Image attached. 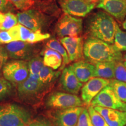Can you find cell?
<instances>
[{"label": "cell", "instance_id": "30", "mask_svg": "<svg viewBox=\"0 0 126 126\" xmlns=\"http://www.w3.org/2000/svg\"><path fill=\"white\" fill-rule=\"evenodd\" d=\"M115 79L126 83V68L122 61L116 62L115 67Z\"/></svg>", "mask_w": 126, "mask_h": 126}, {"label": "cell", "instance_id": "41", "mask_svg": "<svg viewBox=\"0 0 126 126\" xmlns=\"http://www.w3.org/2000/svg\"><path fill=\"white\" fill-rule=\"evenodd\" d=\"M89 1H90V2H93V3H97L99 2V1H100V0H89Z\"/></svg>", "mask_w": 126, "mask_h": 126}, {"label": "cell", "instance_id": "8", "mask_svg": "<svg viewBox=\"0 0 126 126\" xmlns=\"http://www.w3.org/2000/svg\"><path fill=\"white\" fill-rule=\"evenodd\" d=\"M18 23L33 31H42L45 26V17L35 9H29L17 14Z\"/></svg>", "mask_w": 126, "mask_h": 126}, {"label": "cell", "instance_id": "31", "mask_svg": "<svg viewBox=\"0 0 126 126\" xmlns=\"http://www.w3.org/2000/svg\"><path fill=\"white\" fill-rule=\"evenodd\" d=\"M77 126H94L88 109L84 108L80 115Z\"/></svg>", "mask_w": 126, "mask_h": 126}, {"label": "cell", "instance_id": "10", "mask_svg": "<svg viewBox=\"0 0 126 126\" xmlns=\"http://www.w3.org/2000/svg\"><path fill=\"white\" fill-rule=\"evenodd\" d=\"M123 102L119 100L115 94L113 88L109 85L103 88L94 97L91 102L92 106H99L102 108L120 110Z\"/></svg>", "mask_w": 126, "mask_h": 126}, {"label": "cell", "instance_id": "23", "mask_svg": "<svg viewBox=\"0 0 126 126\" xmlns=\"http://www.w3.org/2000/svg\"><path fill=\"white\" fill-rule=\"evenodd\" d=\"M109 85L113 88L117 98L123 103H126V83L113 79H110Z\"/></svg>", "mask_w": 126, "mask_h": 126}, {"label": "cell", "instance_id": "7", "mask_svg": "<svg viewBox=\"0 0 126 126\" xmlns=\"http://www.w3.org/2000/svg\"><path fill=\"white\" fill-rule=\"evenodd\" d=\"M59 3L64 13L76 17H85L97 4L89 0H59Z\"/></svg>", "mask_w": 126, "mask_h": 126}, {"label": "cell", "instance_id": "2", "mask_svg": "<svg viewBox=\"0 0 126 126\" xmlns=\"http://www.w3.org/2000/svg\"><path fill=\"white\" fill-rule=\"evenodd\" d=\"M118 24L114 19L104 11L91 15L86 22V33L90 37L113 45Z\"/></svg>", "mask_w": 126, "mask_h": 126}, {"label": "cell", "instance_id": "26", "mask_svg": "<svg viewBox=\"0 0 126 126\" xmlns=\"http://www.w3.org/2000/svg\"><path fill=\"white\" fill-rule=\"evenodd\" d=\"M58 74H59L58 72L54 71L53 69L44 65L39 72V78L40 81L43 84H46L51 82Z\"/></svg>", "mask_w": 126, "mask_h": 126}, {"label": "cell", "instance_id": "14", "mask_svg": "<svg viewBox=\"0 0 126 126\" xmlns=\"http://www.w3.org/2000/svg\"><path fill=\"white\" fill-rule=\"evenodd\" d=\"M84 109L83 106L60 110L55 114L57 126H77L79 118Z\"/></svg>", "mask_w": 126, "mask_h": 126}, {"label": "cell", "instance_id": "28", "mask_svg": "<svg viewBox=\"0 0 126 126\" xmlns=\"http://www.w3.org/2000/svg\"><path fill=\"white\" fill-rule=\"evenodd\" d=\"M88 110L94 126H109L104 117L94 109V106L89 105Z\"/></svg>", "mask_w": 126, "mask_h": 126}, {"label": "cell", "instance_id": "27", "mask_svg": "<svg viewBox=\"0 0 126 126\" xmlns=\"http://www.w3.org/2000/svg\"><path fill=\"white\" fill-rule=\"evenodd\" d=\"M18 23L17 16L11 12L5 13L4 22L0 23V31H8Z\"/></svg>", "mask_w": 126, "mask_h": 126}, {"label": "cell", "instance_id": "43", "mask_svg": "<svg viewBox=\"0 0 126 126\" xmlns=\"http://www.w3.org/2000/svg\"><path fill=\"white\" fill-rule=\"evenodd\" d=\"M123 64H124V67H125L126 68V61H124V62H123Z\"/></svg>", "mask_w": 126, "mask_h": 126}, {"label": "cell", "instance_id": "3", "mask_svg": "<svg viewBox=\"0 0 126 126\" xmlns=\"http://www.w3.org/2000/svg\"><path fill=\"white\" fill-rule=\"evenodd\" d=\"M29 115L21 107L11 103L0 104V126H26Z\"/></svg>", "mask_w": 126, "mask_h": 126}, {"label": "cell", "instance_id": "29", "mask_svg": "<svg viewBox=\"0 0 126 126\" xmlns=\"http://www.w3.org/2000/svg\"><path fill=\"white\" fill-rule=\"evenodd\" d=\"M16 8L22 11L31 9L34 5V0H9Z\"/></svg>", "mask_w": 126, "mask_h": 126}, {"label": "cell", "instance_id": "13", "mask_svg": "<svg viewBox=\"0 0 126 126\" xmlns=\"http://www.w3.org/2000/svg\"><path fill=\"white\" fill-rule=\"evenodd\" d=\"M60 42L65 48L70 61H78L83 56V39L81 37H65Z\"/></svg>", "mask_w": 126, "mask_h": 126}, {"label": "cell", "instance_id": "33", "mask_svg": "<svg viewBox=\"0 0 126 126\" xmlns=\"http://www.w3.org/2000/svg\"><path fill=\"white\" fill-rule=\"evenodd\" d=\"M11 89V85L7 80L0 76V99L4 97Z\"/></svg>", "mask_w": 126, "mask_h": 126}, {"label": "cell", "instance_id": "35", "mask_svg": "<svg viewBox=\"0 0 126 126\" xmlns=\"http://www.w3.org/2000/svg\"><path fill=\"white\" fill-rule=\"evenodd\" d=\"M14 41L8 31H0V45H7Z\"/></svg>", "mask_w": 126, "mask_h": 126}, {"label": "cell", "instance_id": "4", "mask_svg": "<svg viewBox=\"0 0 126 126\" xmlns=\"http://www.w3.org/2000/svg\"><path fill=\"white\" fill-rule=\"evenodd\" d=\"M83 21L81 18L64 13L57 22L56 33L59 37H79L82 33Z\"/></svg>", "mask_w": 126, "mask_h": 126}, {"label": "cell", "instance_id": "6", "mask_svg": "<svg viewBox=\"0 0 126 126\" xmlns=\"http://www.w3.org/2000/svg\"><path fill=\"white\" fill-rule=\"evenodd\" d=\"M47 105L54 109L63 110L83 106L85 105L82 99L74 94L64 92H55L50 95Z\"/></svg>", "mask_w": 126, "mask_h": 126}, {"label": "cell", "instance_id": "38", "mask_svg": "<svg viewBox=\"0 0 126 126\" xmlns=\"http://www.w3.org/2000/svg\"><path fill=\"white\" fill-rule=\"evenodd\" d=\"M120 111H123V112L125 113V114L126 115V103H123L122 108L120 109Z\"/></svg>", "mask_w": 126, "mask_h": 126}, {"label": "cell", "instance_id": "16", "mask_svg": "<svg viewBox=\"0 0 126 126\" xmlns=\"http://www.w3.org/2000/svg\"><path fill=\"white\" fill-rule=\"evenodd\" d=\"M94 108L103 116L109 126H126V115L123 111L99 106H94Z\"/></svg>", "mask_w": 126, "mask_h": 126}, {"label": "cell", "instance_id": "37", "mask_svg": "<svg viewBox=\"0 0 126 126\" xmlns=\"http://www.w3.org/2000/svg\"><path fill=\"white\" fill-rule=\"evenodd\" d=\"M29 126H50L48 124L40 121H34L29 124Z\"/></svg>", "mask_w": 126, "mask_h": 126}, {"label": "cell", "instance_id": "24", "mask_svg": "<svg viewBox=\"0 0 126 126\" xmlns=\"http://www.w3.org/2000/svg\"><path fill=\"white\" fill-rule=\"evenodd\" d=\"M28 63L29 72V76L39 78V72L45 65L43 58L39 56L34 57L32 58Z\"/></svg>", "mask_w": 126, "mask_h": 126}, {"label": "cell", "instance_id": "20", "mask_svg": "<svg viewBox=\"0 0 126 126\" xmlns=\"http://www.w3.org/2000/svg\"><path fill=\"white\" fill-rule=\"evenodd\" d=\"M43 63L45 65L53 70H57L61 67L63 63V58L58 52L46 47L43 51Z\"/></svg>", "mask_w": 126, "mask_h": 126}, {"label": "cell", "instance_id": "36", "mask_svg": "<svg viewBox=\"0 0 126 126\" xmlns=\"http://www.w3.org/2000/svg\"><path fill=\"white\" fill-rule=\"evenodd\" d=\"M11 4V3L9 0H0V12L8 9Z\"/></svg>", "mask_w": 126, "mask_h": 126}, {"label": "cell", "instance_id": "25", "mask_svg": "<svg viewBox=\"0 0 126 126\" xmlns=\"http://www.w3.org/2000/svg\"><path fill=\"white\" fill-rule=\"evenodd\" d=\"M114 46L120 51H126V32L122 31L117 25L114 36Z\"/></svg>", "mask_w": 126, "mask_h": 126}, {"label": "cell", "instance_id": "22", "mask_svg": "<svg viewBox=\"0 0 126 126\" xmlns=\"http://www.w3.org/2000/svg\"><path fill=\"white\" fill-rule=\"evenodd\" d=\"M46 47L51 48L52 50H54L55 51L59 53L63 58V65L61 69L63 70L64 67L67 64H69L71 61L69 59L68 55L67 54V52L66 51L65 48L61 44L60 41L57 40L55 39H50L47 42Z\"/></svg>", "mask_w": 126, "mask_h": 126}, {"label": "cell", "instance_id": "17", "mask_svg": "<svg viewBox=\"0 0 126 126\" xmlns=\"http://www.w3.org/2000/svg\"><path fill=\"white\" fill-rule=\"evenodd\" d=\"M69 67L82 83H86L94 77L95 67L88 61H78Z\"/></svg>", "mask_w": 126, "mask_h": 126}, {"label": "cell", "instance_id": "42", "mask_svg": "<svg viewBox=\"0 0 126 126\" xmlns=\"http://www.w3.org/2000/svg\"><path fill=\"white\" fill-rule=\"evenodd\" d=\"M123 59H124V61H126V54H125L124 55V56H123Z\"/></svg>", "mask_w": 126, "mask_h": 126}, {"label": "cell", "instance_id": "40", "mask_svg": "<svg viewBox=\"0 0 126 126\" xmlns=\"http://www.w3.org/2000/svg\"><path fill=\"white\" fill-rule=\"evenodd\" d=\"M122 26H123V29H125L126 31V19L123 21V22Z\"/></svg>", "mask_w": 126, "mask_h": 126}, {"label": "cell", "instance_id": "11", "mask_svg": "<svg viewBox=\"0 0 126 126\" xmlns=\"http://www.w3.org/2000/svg\"><path fill=\"white\" fill-rule=\"evenodd\" d=\"M4 47L9 58L18 60L31 59L33 54L34 48L33 44L22 41H14Z\"/></svg>", "mask_w": 126, "mask_h": 126}, {"label": "cell", "instance_id": "9", "mask_svg": "<svg viewBox=\"0 0 126 126\" xmlns=\"http://www.w3.org/2000/svg\"><path fill=\"white\" fill-rule=\"evenodd\" d=\"M110 82V79L99 77H94L86 82L81 88V99L85 105H91L94 97Z\"/></svg>", "mask_w": 126, "mask_h": 126}, {"label": "cell", "instance_id": "39", "mask_svg": "<svg viewBox=\"0 0 126 126\" xmlns=\"http://www.w3.org/2000/svg\"><path fill=\"white\" fill-rule=\"evenodd\" d=\"M5 19V13H3L2 12H0V23H1L2 22H4Z\"/></svg>", "mask_w": 126, "mask_h": 126}, {"label": "cell", "instance_id": "21", "mask_svg": "<svg viewBox=\"0 0 126 126\" xmlns=\"http://www.w3.org/2000/svg\"><path fill=\"white\" fill-rule=\"evenodd\" d=\"M8 31L14 41H22L28 43L33 32L20 23L16 25Z\"/></svg>", "mask_w": 126, "mask_h": 126}, {"label": "cell", "instance_id": "19", "mask_svg": "<svg viewBox=\"0 0 126 126\" xmlns=\"http://www.w3.org/2000/svg\"><path fill=\"white\" fill-rule=\"evenodd\" d=\"M116 62L106 61V62L96 63L94 65L95 67L94 77H99L108 79H115V67Z\"/></svg>", "mask_w": 126, "mask_h": 126}, {"label": "cell", "instance_id": "15", "mask_svg": "<svg viewBox=\"0 0 126 126\" xmlns=\"http://www.w3.org/2000/svg\"><path fill=\"white\" fill-rule=\"evenodd\" d=\"M62 89L71 94H76L81 90L83 83L79 81L70 67L63 69L60 78Z\"/></svg>", "mask_w": 126, "mask_h": 126}, {"label": "cell", "instance_id": "32", "mask_svg": "<svg viewBox=\"0 0 126 126\" xmlns=\"http://www.w3.org/2000/svg\"><path fill=\"white\" fill-rule=\"evenodd\" d=\"M50 34L48 33H44L42 31H33L32 34L31 38L29 39L28 43L34 44L49 39Z\"/></svg>", "mask_w": 126, "mask_h": 126}, {"label": "cell", "instance_id": "1", "mask_svg": "<svg viewBox=\"0 0 126 126\" xmlns=\"http://www.w3.org/2000/svg\"><path fill=\"white\" fill-rule=\"evenodd\" d=\"M83 56L86 61L94 64L106 61H121L123 55L113 45L98 39L88 37L83 44Z\"/></svg>", "mask_w": 126, "mask_h": 126}, {"label": "cell", "instance_id": "5", "mask_svg": "<svg viewBox=\"0 0 126 126\" xmlns=\"http://www.w3.org/2000/svg\"><path fill=\"white\" fill-rule=\"evenodd\" d=\"M2 75L9 82L18 86L29 77L28 63L18 60L8 61L3 68Z\"/></svg>", "mask_w": 126, "mask_h": 126}, {"label": "cell", "instance_id": "12", "mask_svg": "<svg viewBox=\"0 0 126 126\" xmlns=\"http://www.w3.org/2000/svg\"><path fill=\"white\" fill-rule=\"evenodd\" d=\"M96 7L103 9L119 22H123L126 17V0H100Z\"/></svg>", "mask_w": 126, "mask_h": 126}, {"label": "cell", "instance_id": "44", "mask_svg": "<svg viewBox=\"0 0 126 126\" xmlns=\"http://www.w3.org/2000/svg\"><path fill=\"white\" fill-rule=\"evenodd\" d=\"M0 46H1V45H0Z\"/></svg>", "mask_w": 126, "mask_h": 126}, {"label": "cell", "instance_id": "34", "mask_svg": "<svg viewBox=\"0 0 126 126\" xmlns=\"http://www.w3.org/2000/svg\"><path fill=\"white\" fill-rule=\"evenodd\" d=\"M9 56L5 47L0 46V76L2 74V70L7 64Z\"/></svg>", "mask_w": 126, "mask_h": 126}, {"label": "cell", "instance_id": "18", "mask_svg": "<svg viewBox=\"0 0 126 126\" xmlns=\"http://www.w3.org/2000/svg\"><path fill=\"white\" fill-rule=\"evenodd\" d=\"M44 84L39 78L29 76L18 85L19 94L21 97H31L36 95L42 90Z\"/></svg>", "mask_w": 126, "mask_h": 126}]
</instances>
